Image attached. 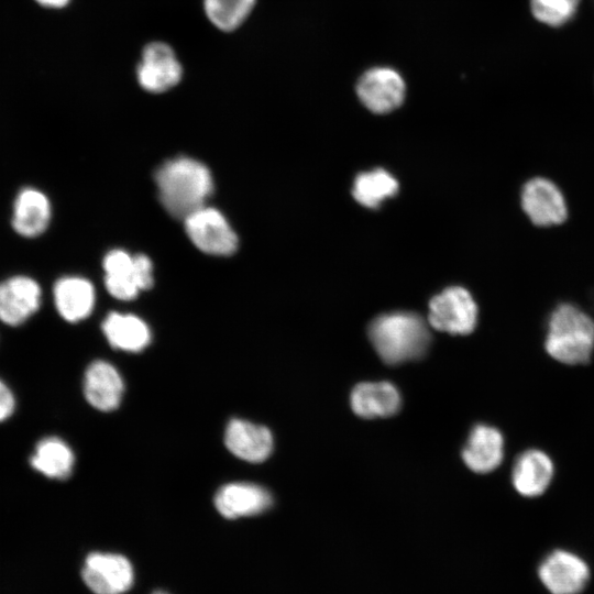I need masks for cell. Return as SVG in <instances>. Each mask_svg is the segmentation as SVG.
<instances>
[{
	"label": "cell",
	"mask_w": 594,
	"mask_h": 594,
	"mask_svg": "<svg viewBox=\"0 0 594 594\" xmlns=\"http://www.w3.org/2000/svg\"><path fill=\"white\" fill-rule=\"evenodd\" d=\"M155 182L164 208L173 217L183 220L204 207L213 190L208 167L184 156L165 162L156 170Z\"/></svg>",
	"instance_id": "1"
},
{
	"label": "cell",
	"mask_w": 594,
	"mask_h": 594,
	"mask_svg": "<svg viewBox=\"0 0 594 594\" xmlns=\"http://www.w3.org/2000/svg\"><path fill=\"white\" fill-rule=\"evenodd\" d=\"M102 330L109 343L123 351H141L151 340L147 324L130 314H109L102 323Z\"/></svg>",
	"instance_id": "21"
},
{
	"label": "cell",
	"mask_w": 594,
	"mask_h": 594,
	"mask_svg": "<svg viewBox=\"0 0 594 594\" xmlns=\"http://www.w3.org/2000/svg\"><path fill=\"white\" fill-rule=\"evenodd\" d=\"M398 191L397 180L386 170L377 168L355 177L352 194L358 202L376 208Z\"/></svg>",
	"instance_id": "22"
},
{
	"label": "cell",
	"mask_w": 594,
	"mask_h": 594,
	"mask_svg": "<svg viewBox=\"0 0 594 594\" xmlns=\"http://www.w3.org/2000/svg\"><path fill=\"white\" fill-rule=\"evenodd\" d=\"M273 499L267 490L252 483H230L216 494L215 505L226 518L235 519L263 513Z\"/></svg>",
	"instance_id": "12"
},
{
	"label": "cell",
	"mask_w": 594,
	"mask_h": 594,
	"mask_svg": "<svg viewBox=\"0 0 594 594\" xmlns=\"http://www.w3.org/2000/svg\"><path fill=\"white\" fill-rule=\"evenodd\" d=\"M52 216L47 196L33 187L22 188L13 202L11 224L24 238H36L48 227Z\"/></svg>",
	"instance_id": "14"
},
{
	"label": "cell",
	"mask_w": 594,
	"mask_h": 594,
	"mask_svg": "<svg viewBox=\"0 0 594 594\" xmlns=\"http://www.w3.org/2000/svg\"><path fill=\"white\" fill-rule=\"evenodd\" d=\"M81 576L95 594H123L134 581L133 568L128 558L106 552L89 553Z\"/></svg>",
	"instance_id": "6"
},
{
	"label": "cell",
	"mask_w": 594,
	"mask_h": 594,
	"mask_svg": "<svg viewBox=\"0 0 594 594\" xmlns=\"http://www.w3.org/2000/svg\"><path fill=\"white\" fill-rule=\"evenodd\" d=\"M254 3L255 0H204V9L216 28L230 32L244 22Z\"/></svg>",
	"instance_id": "23"
},
{
	"label": "cell",
	"mask_w": 594,
	"mask_h": 594,
	"mask_svg": "<svg viewBox=\"0 0 594 594\" xmlns=\"http://www.w3.org/2000/svg\"><path fill=\"white\" fill-rule=\"evenodd\" d=\"M38 4L46 7V8H63L65 7L70 0H35Z\"/></svg>",
	"instance_id": "28"
},
{
	"label": "cell",
	"mask_w": 594,
	"mask_h": 594,
	"mask_svg": "<svg viewBox=\"0 0 594 594\" xmlns=\"http://www.w3.org/2000/svg\"><path fill=\"white\" fill-rule=\"evenodd\" d=\"M580 0H530L534 18L546 25L559 28L576 13Z\"/></svg>",
	"instance_id": "24"
},
{
	"label": "cell",
	"mask_w": 594,
	"mask_h": 594,
	"mask_svg": "<svg viewBox=\"0 0 594 594\" xmlns=\"http://www.w3.org/2000/svg\"><path fill=\"white\" fill-rule=\"evenodd\" d=\"M350 404L362 418L388 417L399 410L400 395L388 382L361 383L353 388Z\"/></svg>",
	"instance_id": "19"
},
{
	"label": "cell",
	"mask_w": 594,
	"mask_h": 594,
	"mask_svg": "<svg viewBox=\"0 0 594 594\" xmlns=\"http://www.w3.org/2000/svg\"><path fill=\"white\" fill-rule=\"evenodd\" d=\"M134 279L141 290L148 289L153 285V265L144 254L134 256Z\"/></svg>",
	"instance_id": "26"
},
{
	"label": "cell",
	"mask_w": 594,
	"mask_h": 594,
	"mask_svg": "<svg viewBox=\"0 0 594 594\" xmlns=\"http://www.w3.org/2000/svg\"><path fill=\"white\" fill-rule=\"evenodd\" d=\"M477 305L462 287H449L429 302L432 328L450 334H469L477 323Z\"/></svg>",
	"instance_id": "4"
},
{
	"label": "cell",
	"mask_w": 594,
	"mask_h": 594,
	"mask_svg": "<svg viewBox=\"0 0 594 594\" xmlns=\"http://www.w3.org/2000/svg\"><path fill=\"white\" fill-rule=\"evenodd\" d=\"M544 349L560 363H587L594 351V320L573 304H560L550 315Z\"/></svg>",
	"instance_id": "3"
},
{
	"label": "cell",
	"mask_w": 594,
	"mask_h": 594,
	"mask_svg": "<svg viewBox=\"0 0 594 594\" xmlns=\"http://www.w3.org/2000/svg\"><path fill=\"white\" fill-rule=\"evenodd\" d=\"M55 307L68 322L87 318L95 304V289L91 283L79 276L59 278L53 288Z\"/></svg>",
	"instance_id": "18"
},
{
	"label": "cell",
	"mask_w": 594,
	"mask_h": 594,
	"mask_svg": "<svg viewBox=\"0 0 594 594\" xmlns=\"http://www.w3.org/2000/svg\"><path fill=\"white\" fill-rule=\"evenodd\" d=\"M183 68L173 48L163 42L147 44L136 68L140 86L150 92H164L182 79Z\"/></svg>",
	"instance_id": "8"
},
{
	"label": "cell",
	"mask_w": 594,
	"mask_h": 594,
	"mask_svg": "<svg viewBox=\"0 0 594 594\" xmlns=\"http://www.w3.org/2000/svg\"><path fill=\"white\" fill-rule=\"evenodd\" d=\"M106 277L118 279H134V256L122 250H112L103 258ZM138 285V284H136Z\"/></svg>",
	"instance_id": "25"
},
{
	"label": "cell",
	"mask_w": 594,
	"mask_h": 594,
	"mask_svg": "<svg viewBox=\"0 0 594 594\" xmlns=\"http://www.w3.org/2000/svg\"><path fill=\"white\" fill-rule=\"evenodd\" d=\"M466 466L476 473L497 469L504 458V437L492 426L476 425L462 451Z\"/></svg>",
	"instance_id": "16"
},
{
	"label": "cell",
	"mask_w": 594,
	"mask_h": 594,
	"mask_svg": "<svg viewBox=\"0 0 594 594\" xmlns=\"http://www.w3.org/2000/svg\"><path fill=\"white\" fill-rule=\"evenodd\" d=\"M42 289L30 276L14 275L0 283V321L18 327L28 321L38 309Z\"/></svg>",
	"instance_id": "9"
},
{
	"label": "cell",
	"mask_w": 594,
	"mask_h": 594,
	"mask_svg": "<svg viewBox=\"0 0 594 594\" xmlns=\"http://www.w3.org/2000/svg\"><path fill=\"white\" fill-rule=\"evenodd\" d=\"M551 458L538 449L524 451L515 461L512 483L521 496L537 497L546 492L553 477Z\"/></svg>",
	"instance_id": "15"
},
{
	"label": "cell",
	"mask_w": 594,
	"mask_h": 594,
	"mask_svg": "<svg viewBox=\"0 0 594 594\" xmlns=\"http://www.w3.org/2000/svg\"><path fill=\"white\" fill-rule=\"evenodd\" d=\"M185 229L191 242L211 255H230L238 248V237L224 216L211 207H201L185 219Z\"/></svg>",
	"instance_id": "5"
},
{
	"label": "cell",
	"mask_w": 594,
	"mask_h": 594,
	"mask_svg": "<svg viewBox=\"0 0 594 594\" xmlns=\"http://www.w3.org/2000/svg\"><path fill=\"white\" fill-rule=\"evenodd\" d=\"M74 463L75 455L70 447L57 437L41 439L30 458V464L35 471L54 480L67 479Z\"/></svg>",
	"instance_id": "20"
},
{
	"label": "cell",
	"mask_w": 594,
	"mask_h": 594,
	"mask_svg": "<svg viewBox=\"0 0 594 594\" xmlns=\"http://www.w3.org/2000/svg\"><path fill=\"white\" fill-rule=\"evenodd\" d=\"M520 204L529 220L538 227L558 226L568 218V206L562 191L546 177H534L524 184Z\"/></svg>",
	"instance_id": "7"
},
{
	"label": "cell",
	"mask_w": 594,
	"mask_h": 594,
	"mask_svg": "<svg viewBox=\"0 0 594 594\" xmlns=\"http://www.w3.org/2000/svg\"><path fill=\"white\" fill-rule=\"evenodd\" d=\"M356 91L363 105L372 112L387 113L402 105L405 82L396 70L375 67L360 78Z\"/></svg>",
	"instance_id": "10"
},
{
	"label": "cell",
	"mask_w": 594,
	"mask_h": 594,
	"mask_svg": "<svg viewBox=\"0 0 594 594\" xmlns=\"http://www.w3.org/2000/svg\"><path fill=\"white\" fill-rule=\"evenodd\" d=\"M369 337L381 359L399 364L421 358L430 343L425 320L414 312L396 311L376 317Z\"/></svg>",
	"instance_id": "2"
},
{
	"label": "cell",
	"mask_w": 594,
	"mask_h": 594,
	"mask_svg": "<svg viewBox=\"0 0 594 594\" xmlns=\"http://www.w3.org/2000/svg\"><path fill=\"white\" fill-rule=\"evenodd\" d=\"M123 389L122 377L110 363L99 360L88 366L84 393L92 407L102 411L116 409L121 402Z\"/></svg>",
	"instance_id": "17"
},
{
	"label": "cell",
	"mask_w": 594,
	"mask_h": 594,
	"mask_svg": "<svg viewBox=\"0 0 594 594\" xmlns=\"http://www.w3.org/2000/svg\"><path fill=\"white\" fill-rule=\"evenodd\" d=\"M224 443L235 457L258 463L270 457L273 450V436L264 426L243 419H232L226 429Z\"/></svg>",
	"instance_id": "13"
},
{
	"label": "cell",
	"mask_w": 594,
	"mask_h": 594,
	"mask_svg": "<svg viewBox=\"0 0 594 594\" xmlns=\"http://www.w3.org/2000/svg\"><path fill=\"white\" fill-rule=\"evenodd\" d=\"M15 409V397L9 386L0 378V422L7 420Z\"/></svg>",
	"instance_id": "27"
},
{
	"label": "cell",
	"mask_w": 594,
	"mask_h": 594,
	"mask_svg": "<svg viewBox=\"0 0 594 594\" xmlns=\"http://www.w3.org/2000/svg\"><path fill=\"white\" fill-rule=\"evenodd\" d=\"M539 578L552 594H578L590 576L584 560L574 553L556 550L540 564Z\"/></svg>",
	"instance_id": "11"
},
{
	"label": "cell",
	"mask_w": 594,
	"mask_h": 594,
	"mask_svg": "<svg viewBox=\"0 0 594 594\" xmlns=\"http://www.w3.org/2000/svg\"><path fill=\"white\" fill-rule=\"evenodd\" d=\"M153 594H167V593L163 591H155Z\"/></svg>",
	"instance_id": "29"
}]
</instances>
